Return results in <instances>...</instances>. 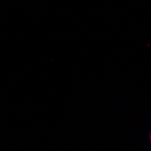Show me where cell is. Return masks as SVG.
<instances>
[{
  "label": "cell",
  "mask_w": 151,
  "mask_h": 151,
  "mask_svg": "<svg viewBox=\"0 0 151 151\" xmlns=\"http://www.w3.org/2000/svg\"><path fill=\"white\" fill-rule=\"evenodd\" d=\"M149 139H150V143H151V131H150V134H149Z\"/></svg>",
  "instance_id": "1"
}]
</instances>
